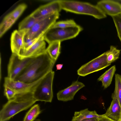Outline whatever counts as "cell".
<instances>
[{
  "mask_svg": "<svg viewBox=\"0 0 121 121\" xmlns=\"http://www.w3.org/2000/svg\"><path fill=\"white\" fill-rule=\"evenodd\" d=\"M55 62L46 52L35 57L14 80L28 83L37 81L52 70Z\"/></svg>",
  "mask_w": 121,
  "mask_h": 121,
  "instance_id": "1",
  "label": "cell"
},
{
  "mask_svg": "<svg viewBox=\"0 0 121 121\" xmlns=\"http://www.w3.org/2000/svg\"><path fill=\"white\" fill-rule=\"evenodd\" d=\"M32 90L17 94L3 106L0 111V121H7L19 112L30 107L37 101Z\"/></svg>",
  "mask_w": 121,
  "mask_h": 121,
  "instance_id": "2",
  "label": "cell"
},
{
  "mask_svg": "<svg viewBox=\"0 0 121 121\" xmlns=\"http://www.w3.org/2000/svg\"><path fill=\"white\" fill-rule=\"evenodd\" d=\"M59 1L62 9L67 12L90 15L98 19L107 17L96 5L88 2L71 0Z\"/></svg>",
  "mask_w": 121,
  "mask_h": 121,
  "instance_id": "3",
  "label": "cell"
},
{
  "mask_svg": "<svg viewBox=\"0 0 121 121\" xmlns=\"http://www.w3.org/2000/svg\"><path fill=\"white\" fill-rule=\"evenodd\" d=\"M54 74L52 70L49 72L33 88V95L36 101L51 102L53 96L52 85Z\"/></svg>",
  "mask_w": 121,
  "mask_h": 121,
  "instance_id": "4",
  "label": "cell"
},
{
  "mask_svg": "<svg viewBox=\"0 0 121 121\" xmlns=\"http://www.w3.org/2000/svg\"><path fill=\"white\" fill-rule=\"evenodd\" d=\"M59 13H53L35 24L25 34L24 37V43H27L43 36L59 18Z\"/></svg>",
  "mask_w": 121,
  "mask_h": 121,
  "instance_id": "5",
  "label": "cell"
},
{
  "mask_svg": "<svg viewBox=\"0 0 121 121\" xmlns=\"http://www.w3.org/2000/svg\"><path fill=\"white\" fill-rule=\"evenodd\" d=\"M82 29L78 25L67 28L51 27L43 35V39L48 44L55 41L61 42L75 37Z\"/></svg>",
  "mask_w": 121,
  "mask_h": 121,
  "instance_id": "6",
  "label": "cell"
},
{
  "mask_svg": "<svg viewBox=\"0 0 121 121\" xmlns=\"http://www.w3.org/2000/svg\"><path fill=\"white\" fill-rule=\"evenodd\" d=\"M34 58L21 59L18 55L12 53L8 65L7 77L11 80H14Z\"/></svg>",
  "mask_w": 121,
  "mask_h": 121,
  "instance_id": "7",
  "label": "cell"
},
{
  "mask_svg": "<svg viewBox=\"0 0 121 121\" xmlns=\"http://www.w3.org/2000/svg\"><path fill=\"white\" fill-rule=\"evenodd\" d=\"M106 52L82 65L77 70L78 74L85 76L98 71L109 66L107 62Z\"/></svg>",
  "mask_w": 121,
  "mask_h": 121,
  "instance_id": "8",
  "label": "cell"
},
{
  "mask_svg": "<svg viewBox=\"0 0 121 121\" xmlns=\"http://www.w3.org/2000/svg\"><path fill=\"white\" fill-rule=\"evenodd\" d=\"M27 7L25 4H20L5 17L0 24V37L12 26Z\"/></svg>",
  "mask_w": 121,
  "mask_h": 121,
  "instance_id": "9",
  "label": "cell"
},
{
  "mask_svg": "<svg viewBox=\"0 0 121 121\" xmlns=\"http://www.w3.org/2000/svg\"><path fill=\"white\" fill-rule=\"evenodd\" d=\"M28 30H15L12 33L10 38V47L12 53L20 55L22 52L24 37Z\"/></svg>",
  "mask_w": 121,
  "mask_h": 121,
  "instance_id": "10",
  "label": "cell"
},
{
  "mask_svg": "<svg viewBox=\"0 0 121 121\" xmlns=\"http://www.w3.org/2000/svg\"><path fill=\"white\" fill-rule=\"evenodd\" d=\"M61 10L59 0H54L41 6L30 15L35 18H38L48 15L56 12L59 13Z\"/></svg>",
  "mask_w": 121,
  "mask_h": 121,
  "instance_id": "11",
  "label": "cell"
},
{
  "mask_svg": "<svg viewBox=\"0 0 121 121\" xmlns=\"http://www.w3.org/2000/svg\"><path fill=\"white\" fill-rule=\"evenodd\" d=\"M96 5L105 14L114 16L121 14V4L116 0H103Z\"/></svg>",
  "mask_w": 121,
  "mask_h": 121,
  "instance_id": "12",
  "label": "cell"
},
{
  "mask_svg": "<svg viewBox=\"0 0 121 121\" xmlns=\"http://www.w3.org/2000/svg\"><path fill=\"white\" fill-rule=\"evenodd\" d=\"M85 86L84 84L78 81L74 82L69 87L58 92L57 94V99L63 101L72 100L77 92Z\"/></svg>",
  "mask_w": 121,
  "mask_h": 121,
  "instance_id": "13",
  "label": "cell"
},
{
  "mask_svg": "<svg viewBox=\"0 0 121 121\" xmlns=\"http://www.w3.org/2000/svg\"><path fill=\"white\" fill-rule=\"evenodd\" d=\"M43 35L33 45L19 56L20 58L35 57L46 52V43Z\"/></svg>",
  "mask_w": 121,
  "mask_h": 121,
  "instance_id": "14",
  "label": "cell"
},
{
  "mask_svg": "<svg viewBox=\"0 0 121 121\" xmlns=\"http://www.w3.org/2000/svg\"><path fill=\"white\" fill-rule=\"evenodd\" d=\"M41 79L34 82L28 83L11 80L7 77L4 78V85L14 90L18 94L32 90Z\"/></svg>",
  "mask_w": 121,
  "mask_h": 121,
  "instance_id": "15",
  "label": "cell"
},
{
  "mask_svg": "<svg viewBox=\"0 0 121 121\" xmlns=\"http://www.w3.org/2000/svg\"><path fill=\"white\" fill-rule=\"evenodd\" d=\"M112 100L106 112L103 115L115 121H119L121 114V106L115 94L112 95Z\"/></svg>",
  "mask_w": 121,
  "mask_h": 121,
  "instance_id": "16",
  "label": "cell"
},
{
  "mask_svg": "<svg viewBox=\"0 0 121 121\" xmlns=\"http://www.w3.org/2000/svg\"><path fill=\"white\" fill-rule=\"evenodd\" d=\"M50 15L38 18H35L30 15L20 22L19 25L18 30H28L37 22Z\"/></svg>",
  "mask_w": 121,
  "mask_h": 121,
  "instance_id": "17",
  "label": "cell"
},
{
  "mask_svg": "<svg viewBox=\"0 0 121 121\" xmlns=\"http://www.w3.org/2000/svg\"><path fill=\"white\" fill-rule=\"evenodd\" d=\"M116 70L115 65H113L98 78V81L102 82V86L104 88H107L111 84Z\"/></svg>",
  "mask_w": 121,
  "mask_h": 121,
  "instance_id": "18",
  "label": "cell"
},
{
  "mask_svg": "<svg viewBox=\"0 0 121 121\" xmlns=\"http://www.w3.org/2000/svg\"><path fill=\"white\" fill-rule=\"evenodd\" d=\"M100 115L98 114L95 111H91L88 108L74 112L72 121H82L85 119L93 117L98 118Z\"/></svg>",
  "mask_w": 121,
  "mask_h": 121,
  "instance_id": "19",
  "label": "cell"
},
{
  "mask_svg": "<svg viewBox=\"0 0 121 121\" xmlns=\"http://www.w3.org/2000/svg\"><path fill=\"white\" fill-rule=\"evenodd\" d=\"M46 52L50 57L56 61L60 53L61 42L55 41L49 44Z\"/></svg>",
  "mask_w": 121,
  "mask_h": 121,
  "instance_id": "20",
  "label": "cell"
},
{
  "mask_svg": "<svg viewBox=\"0 0 121 121\" xmlns=\"http://www.w3.org/2000/svg\"><path fill=\"white\" fill-rule=\"evenodd\" d=\"M41 112L39 105L35 104L27 112L23 121H33Z\"/></svg>",
  "mask_w": 121,
  "mask_h": 121,
  "instance_id": "21",
  "label": "cell"
},
{
  "mask_svg": "<svg viewBox=\"0 0 121 121\" xmlns=\"http://www.w3.org/2000/svg\"><path fill=\"white\" fill-rule=\"evenodd\" d=\"M120 51L114 46H111L109 50L106 52L108 63L111 64L117 59L119 58Z\"/></svg>",
  "mask_w": 121,
  "mask_h": 121,
  "instance_id": "22",
  "label": "cell"
},
{
  "mask_svg": "<svg viewBox=\"0 0 121 121\" xmlns=\"http://www.w3.org/2000/svg\"><path fill=\"white\" fill-rule=\"evenodd\" d=\"M113 93L121 106V75L118 74H115V88Z\"/></svg>",
  "mask_w": 121,
  "mask_h": 121,
  "instance_id": "23",
  "label": "cell"
},
{
  "mask_svg": "<svg viewBox=\"0 0 121 121\" xmlns=\"http://www.w3.org/2000/svg\"><path fill=\"white\" fill-rule=\"evenodd\" d=\"M77 25L73 20L70 19L56 22L51 27L67 28L74 27Z\"/></svg>",
  "mask_w": 121,
  "mask_h": 121,
  "instance_id": "24",
  "label": "cell"
},
{
  "mask_svg": "<svg viewBox=\"0 0 121 121\" xmlns=\"http://www.w3.org/2000/svg\"><path fill=\"white\" fill-rule=\"evenodd\" d=\"M112 17L117 29L118 36L121 42V16L120 14Z\"/></svg>",
  "mask_w": 121,
  "mask_h": 121,
  "instance_id": "25",
  "label": "cell"
},
{
  "mask_svg": "<svg viewBox=\"0 0 121 121\" xmlns=\"http://www.w3.org/2000/svg\"><path fill=\"white\" fill-rule=\"evenodd\" d=\"M4 95L8 100L13 98L17 94L16 91L7 86L4 85Z\"/></svg>",
  "mask_w": 121,
  "mask_h": 121,
  "instance_id": "26",
  "label": "cell"
},
{
  "mask_svg": "<svg viewBox=\"0 0 121 121\" xmlns=\"http://www.w3.org/2000/svg\"><path fill=\"white\" fill-rule=\"evenodd\" d=\"M98 118V121H115L103 116V114L100 115Z\"/></svg>",
  "mask_w": 121,
  "mask_h": 121,
  "instance_id": "27",
  "label": "cell"
},
{
  "mask_svg": "<svg viewBox=\"0 0 121 121\" xmlns=\"http://www.w3.org/2000/svg\"><path fill=\"white\" fill-rule=\"evenodd\" d=\"M98 118L93 117L85 119L82 121H98Z\"/></svg>",
  "mask_w": 121,
  "mask_h": 121,
  "instance_id": "28",
  "label": "cell"
},
{
  "mask_svg": "<svg viewBox=\"0 0 121 121\" xmlns=\"http://www.w3.org/2000/svg\"><path fill=\"white\" fill-rule=\"evenodd\" d=\"M63 66V64H58L56 65V70H60L62 68Z\"/></svg>",
  "mask_w": 121,
  "mask_h": 121,
  "instance_id": "29",
  "label": "cell"
},
{
  "mask_svg": "<svg viewBox=\"0 0 121 121\" xmlns=\"http://www.w3.org/2000/svg\"><path fill=\"white\" fill-rule=\"evenodd\" d=\"M121 4V0H116Z\"/></svg>",
  "mask_w": 121,
  "mask_h": 121,
  "instance_id": "30",
  "label": "cell"
},
{
  "mask_svg": "<svg viewBox=\"0 0 121 121\" xmlns=\"http://www.w3.org/2000/svg\"><path fill=\"white\" fill-rule=\"evenodd\" d=\"M35 121H41L39 119H37L35 120Z\"/></svg>",
  "mask_w": 121,
  "mask_h": 121,
  "instance_id": "31",
  "label": "cell"
},
{
  "mask_svg": "<svg viewBox=\"0 0 121 121\" xmlns=\"http://www.w3.org/2000/svg\"><path fill=\"white\" fill-rule=\"evenodd\" d=\"M119 121H121V114L120 117V118Z\"/></svg>",
  "mask_w": 121,
  "mask_h": 121,
  "instance_id": "32",
  "label": "cell"
},
{
  "mask_svg": "<svg viewBox=\"0 0 121 121\" xmlns=\"http://www.w3.org/2000/svg\"><path fill=\"white\" fill-rule=\"evenodd\" d=\"M120 15H121V14Z\"/></svg>",
  "mask_w": 121,
  "mask_h": 121,
  "instance_id": "33",
  "label": "cell"
}]
</instances>
